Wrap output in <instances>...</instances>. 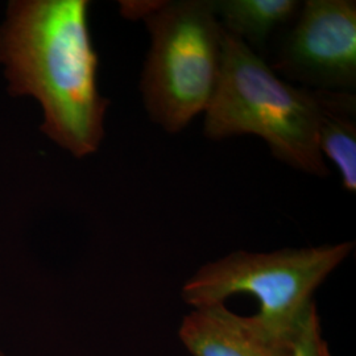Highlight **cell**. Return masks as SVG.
Instances as JSON below:
<instances>
[{
    "label": "cell",
    "mask_w": 356,
    "mask_h": 356,
    "mask_svg": "<svg viewBox=\"0 0 356 356\" xmlns=\"http://www.w3.org/2000/svg\"><path fill=\"white\" fill-rule=\"evenodd\" d=\"M13 94L44 108L42 131L76 157L97 152L108 101L98 90V54L88 0L15 1L0 33Z\"/></svg>",
    "instance_id": "6da1fadb"
},
{
    "label": "cell",
    "mask_w": 356,
    "mask_h": 356,
    "mask_svg": "<svg viewBox=\"0 0 356 356\" xmlns=\"http://www.w3.org/2000/svg\"><path fill=\"white\" fill-rule=\"evenodd\" d=\"M141 19L151 45L141 73L143 102L153 123L178 134L211 102L225 60V29L213 0L122 3Z\"/></svg>",
    "instance_id": "7a4b0ae2"
},
{
    "label": "cell",
    "mask_w": 356,
    "mask_h": 356,
    "mask_svg": "<svg viewBox=\"0 0 356 356\" xmlns=\"http://www.w3.org/2000/svg\"><path fill=\"white\" fill-rule=\"evenodd\" d=\"M317 127L313 90L284 81L263 57L225 31L222 76L204 111V136L222 140L254 135L281 163L326 177L329 168L319 152Z\"/></svg>",
    "instance_id": "3957f363"
},
{
    "label": "cell",
    "mask_w": 356,
    "mask_h": 356,
    "mask_svg": "<svg viewBox=\"0 0 356 356\" xmlns=\"http://www.w3.org/2000/svg\"><path fill=\"white\" fill-rule=\"evenodd\" d=\"M354 245L342 242L272 252L234 251L200 268L184 284L181 297L193 309L226 304L236 294L252 296L260 304L259 318L273 330L294 337L316 305L314 293Z\"/></svg>",
    "instance_id": "277c9868"
},
{
    "label": "cell",
    "mask_w": 356,
    "mask_h": 356,
    "mask_svg": "<svg viewBox=\"0 0 356 356\" xmlns=\"http://www.w3.org/2000/svg\"><path fill=\"white\" fill-rule=\"evenodd\" d=\"M310 90L355 91V0H306L269 65Z\"/></svg>",
    "instance_id": "5b68a950"
},
{
    "label": "cell",
    "mask_w": 356,
    "mask_h": 356,
    "mask_svg": "<svg viewBox=\"0 0 356 356\" xmlns=\"http://www.w3.org/2000/svg\"><path fill=\"white\" fill-rule=\"evenodd\" d=\"M294 337L273 330L256 314L239 316L226 304L193 307L178 329L191 356H292Z\"/></svg>",
    "instance_id": "8992f818"
},
{
    "label": "cell",
    "mask_w": 356,
    "mask_h": 356,
    "mask_svg": "<svg viewBox=\"0 0 356 356\" xmlns=\"http://www.w3.org/2000/svg\"><path fill=\"white\" fill-rule=\"evenodd\" d=\"M318 107L319 152L327 156L348 193L356 191L355 91L313 90Z\"/></svg>",
    "instance_id": "52a82bcc"
},
{
    "label": "cell",
    "mask_w": 356,
    "mask_h": 356,
    "mask_svg": "<svg viewBox=\"0 0 356 356\" xmlns=\"http://www.w3.org/2000/svg\"><path fill=\"white\" fill-rule=\"evenodd\" d=\"M223 29L263 57L269 41L292 24L300 11L297 0H213Z\"/></svg>",
    "instance_id": "ba28073f"
},
{
    "label": "cell",
    "mask_w": 356,
    "mask_h": 356,
    "mask_svg": "<svg viewBox=\"0 0 356 356\" xmlns=\"http://www.w3.org/2000/svg\"><path fill=\"white\" fill-rule=\"evenodd\" d=\"M292 356H332L329 343L323 338L317 305L310 307L297 330Z\"/></svg>",
    "instance_id": "9c48e42d"
}]
</instances>
